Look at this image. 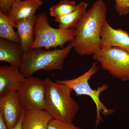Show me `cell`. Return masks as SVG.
Instances as JSON below:
<instances>
[{
  "mask_svg": "<svg viewBox=\"0 0 129 129\" xmlns=\"http://www.w3.org/2000/svg\"><path fill=\"white\" fill-rule=\"evenodd\" d=\"M107 12L104 1L97 0L76 25L73 48L79 55H93L102 49L101 32L107 21Z\"/></svg>",
  "mask_w": 129,
  "mask_h": 129,
  "instance_id": "obj_1",
  "label": "cell"
},
{
  "mask_svg": "<svg viewBox=\"0 0 129 129\" xmlns=\"http://www.w3.org/2000/svg\"><path fill=\"white\" fill-rule=\"evenodd\" d=\"M45 110L54 119L72 123L79 110L78 104L71 96L73 90L65 85L45 80Z\"/></svg>",
  "mask_w": 129,
  "mask_h": 129,
  "instance_id": "obj_2",
  "label": "cell"
},
{
  "mask_svg": "<svg viewBox=\"0 0 129 129\" xmlns=\"http://www.w3.org/2000/svg\"><path fill=\"white\" fill-rule=\"evenodd\" d=\"M74 40L61 49L52 50L43 48L30 49L24 54L19 68L21 73L26 78L40 70L51 72L62 69L64 59L73 48Z\"/></svg>",
  "mask_w": 129,
  "mask_h": 129,
  "instance_id": "obj_3",
  "label": "cell"
},
{
  "mask_svg": "<svg viewBox=\"0 0 129 129\" xmlns=\"http://www.w3.org/2000/svg\"><path fill=\"white\" fill-rule=\"evenodd\" d=\"M99 68L96 62L94 63L88 71L80 76L72 79L57 80L56 82L65 85L74 91L77 96L87 95L94 102L96 107V115L95 128L96 129L103 119L101 116L102 112L104 116L112 114L115 109H109L101 101L100 96L102 92L108 89V85L105 84L99 86L97 89H94L89 84V80L91 77L98 72Z\"/></svg>",
  "mask_w": 129,
  "mask_h": 129,
  "instance_id": "obj_4",
  "label": "cell"
},
{
  "mask_svg": "<svg viewBox=\"0 0 129 129\" xmlns=\"http://www.w3.org/2000/svg\"><path fill=\"white\" fill-rule=\"evenodd\" d=\"M75 29H62L52 27L49 24L48 18L42 13L37 16L35 25V39L30 49L36 48L61 47L74 40Z\"/></svg>",
  "mask_w": 129,
  "mask_h": 129,
  "instance_id": "obj_5",
  "label": "cell"
},
{
  "mask_svg": "<svg viewBox=\"0 0 129 129\" xmlns=\"http://www.w3.org/2000/svg\"><path fill=\"white\" fill-rule=\"evenodd\" d=\"M102 68L114 77L129 81V53L118 47L102 48L92 55Z\"/></svg>",
  "mask_w": 129,
  "mask_h": 129,
  "instance_id": "obj_6",
  "label": "cell"
},
{
  "mask_svg": "<svg viewBox=\"0 0 129 129\" xmlns=\"http://www.w3.org/2000/svg\"><path fill=\"white\" fill-rule=\"evenodd\" d=\"M17 92L19 98L24 110L31 109L45 110L46 96L45 80L32 76L26 77Z\"/></svg>",
  "mask_w": 129,
  "mask_h": 129,
  "instance_id": "obj_7",
  "label": "cell"
},
{
  "mask_svg": "<svg viewBox=\"0 0 129 129\" xmlns=\"http://www.w3.org/2000/svg\"><path fill=\"white\" fill-rule=\"evenodd\" d=\"M24 110L17 91L0 96V114L9 129L17 124Z\"/></svg>",
  "mask_w": 129,
  "mask_h": 129,
  "instance_id": "obj_8",
  "label": "cell"
},
{
  "mask_svg": "<svg viewBox=\"0 0 129 129\" xmlns=\"http://www.w3.org/2000/svg\"><path fill=\"white\" fill-rule=\"evenodd\" d=\"M101 37L102 48L118 47L129 53V34L126 30L115 29L106 21L103 26Z\"/></svg>",
  "mask_w": 129,
  "mask_h": 129,
  "instance_id": "obj_9",
  "label": "cell"
},
{
  "mask_svg": "<svg viewBox=\"0 0 129 129\" xmlns=\"http://www.w3.org/2000/svg\"><path fill=\"white\" fill-rule=\"evenodd\" d=\"M19 69L10 65L0 67V96L18 90L25 78Z\"/></svg>",
  "mask_w": 129,
  "mask_h": 129,
  "instance_id": "obj_10",
  "label": "cell"
},
{
  "mask_svg": "<svg viewBox=\"0 0 129 129\" xmlns=\"http://www.w3.org/2000/svg\"><path fill=\"white\" fill-rule=\"evenodd\" d=\"M43 4L42 0H15L8 15L14 24L18 20L31 18Z\"/></svg>",
  "mask_w": 129,
  "mask_h": 129,
  "instance_id": "obj_11",
  "label": "cell"
},
{
  "mask_svg": "<svg viewBox=\"0 0 129 129\" xmlns=\"http://www.w3.org/2000/svg\"><path fill=\"white\" fill-rule=\"evenodd\" d=\"M53 118L44 109H31L24 110L23 129H47Z\"/></svg>",
  "mask_w": 129,
  "mask_h": 129,
  "instance_id": "obj_12",
  "label": "cell"
},
{
  "mask_svg": "<svg viewBox=\"0 0 129 129\" xmlns=\"http://www.w3.org/2000/svg\"><path fill=\"white\" fill-rule=\"evenodd\" d=\"M23 53L21 45L8 40L0 39V61L6 62L13 67L20 68Z\"/></svg>",
  "mask_w": 129,
  "mask_h": 129,
  "instance_id": "obj_13",
  "label": "cell"
},
{
  "mask_svg": "<svg viewBox=\"0 0 129 129\" xmlns=\"http://www.w3.org/2000/svg\"><path fill=\"white\" fill-rule=\"evenodd\" d=\"M37 16L28 19H21L14 23L17 34L21 40V46L23 54L30 50L35 39V25Z\"/></svg>",
  "mask_w": 129,
  "mask_h": 129,
  "instance_id": "obj_14",
  "label": "cell"
},
{
  "mask_svg": "<svg viewBox=\"0 0 129 129\" xmlns=\"http://www.w3.org/2000/svg\"><path fill=\"white\" fill-rule=\"evenodd\" d=\"M88 4L81 2L77 4L76 9L69 14L55 18V22L58 23L59 28L68 29L75 28L86 12Z\"/></svg>",
  "mask_w": 129,
  "mask_h": 129,
  "instance_id": "obj_15",
  "label": "cell"
},
{
  "mask_svg": "<svg viewBox=\"0 0 129 129\" xmlns=\"http://www.w3.org/2000/svg\"><path fill=\"white\" fill-rule=\"evenodd\" d=\"M15 24L8 15L0 12V38L21 45V40L14 30Z\"/></svg>",
  "mask_w": 129,
  "mask_h": 129,
  "instance_id": "obj_16",
  "label": "cell"
},
{
  "mask_svg": "<svg viewBox=\"0 0 129 129\" xmlns=\"http://www.w3.org/2000/svg\"><path fill=\"white\" fill-rule=\"evenodd\" d=\"M77 6L75 1L62 0L50 8V15L55 18L65 16L74 11Z\"/></svg>",
  "mask_w": 129,
  "mask_h": 129,
  "instance_id": "obj_17",
  "label": "cell"
},
{
  "mask_svg": "<svg viewBox=\"0 0 129 129\" xmlns=\"http://www.w3.org/2000/svg\"><path fill=\"white\" fill-rule=\"evenodd\" d=\"M47 129H83L77 127L72 123H69L57 120L52 119L48 125Z\"/></svg>",
  "mask_w": 129,
  "mask_h": 129,
  "instance_id": "obj_18",
  "label": "cell"
},
{
  "mask_svg": "<svg viewBox=\"0 0 129 129\" xmlns=\"http://www.w3.org/2000/svg\"><path fill=\"white\" fill-rule=\"evenodd\" d=\"M115 11L119 15L125 16L129 13V0H115Z\"/></svg>",
  "mask_w": 129,
  "mask_h": 129,
  "instance_id": "obj_19",
  "label": "cell"
},
{
  "mask_svg": "<svg viewBox=\"0 0 129 129\" xmlns=\"http://www.w3.org/2000/svg\"><path fill=\"white\" fill-rule=\"evenodd\" d=\"M15 0H0V12L8 15Z\"/></svg>",
  "mask_w": 129,
  "mask_h": 129,
  "instance_id": "obj_20",
  "label": "cell"
},
{
  "mask_svg": "<svg viewBox=\"0 0 129 129\" xmlns=\"http://www.w3.org/2000/svg\"><path fill=\"white\" fill-rule=\"evenodd\" d=\"M24 110L21 115L20 119L19 120L17 124H16V126H15L12 129H23L22 128V122L23 120V118L24 114Z\"/></svg>",
  "mask_w": 129,
  "mask_h": 129,
  "instance_id": "obj_21",
  "label": "cell"
},
{
  "mask_svg": "<svg viewBox=\"0 0 129 129\" xmlns=\"http://www.w3.org/2000/svg\"><path fill=\"white\" fill-rule=\"evenodd\" d=\"M0 129H9L3 117L0 114Z\"/></svg>",
  "mask_w": 129,
  "mask_h": 129,
  "instance_id": "obj_22",
  "label": "cell"
}]
</instances>
